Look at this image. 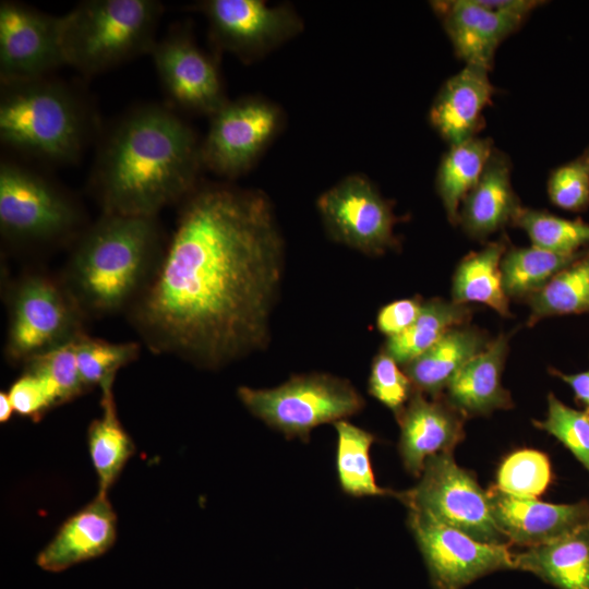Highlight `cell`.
I'll list each match as a JSON object with an SVG mask.
<instances>
[{
    "mask_svg": "<svg viewBox=\"0 0 589 589\" xmlns=\"http://www.w3.org/2000/svg\"><path fill=\"white\" fill-rule=\"evenodd\" d=\"M284 268L268 196L205 187L185 201L131 320L152 350L220 368L267 346Z\"/></svg>",
    "mask_w": 589,
    "mask_h": 589,
    "instance_id": "6da1fadb",
    "label": "cell"
},
{
    "mask_svg": "<svg viewBox=\"0 0 589 589\" xmlns=\"http://www.w3.org/2000/svg\"><path fill=\"white\" fill-rule=\"evenodd\" d=\"M201 165V145L188 124L161 107L137 109L120 121L97 161L104 213L155 217L194 191Z\"/></svg>",
    "mask_w": 589,
    "mask_h": 589,
    "instance_id": "7a4b0ae2",
    "label": "cell"
},
{
    "mask_svg": "<svg viewBox=\"0 0 589 589\" xmlns=\"http://www.w3.org/2000/svg\"><path fill=\"white\" fill-rule=\"evenodd\" d=\"M164 251L155 217L106 214L77 242L62 283L84 315H106L139 299Z\"/></svg>",
    "mask_w": 589,
    "mask_h": 589,
    "instance_id": "3957f363",
    "label": "cell"
},
{
    "mask_svg": "<svg viewBox=\"0 0 589 589\" xmlns=\"http://www.w3.org/2000/svg\"><path fill=\"white\" fill-rule=\"evenodd\" d=\"M161 4L154 0H88L59 16L64 64L93 74L151 52Z\"/></svg>",
    "mask_w": 589,
    "mask_h": 589,
    "instance_id": "277c9868",
    "label": "cell"
},
{
    "mask_svg": "<svg viewBox=\"0 0 589 589\" xmlns=\"http://www.w3.org/2000/svg\"><path fill=\"white\" fill-rule=\"evenodd\" d=\"M0 137L12 148L56 161H72L83 147L82 110L61 85L44 79L3 84Z\"/></svg>",
    "mask_w": 589,
    "mask_h": 589,
    "instance_id": "5b68a950",
    "label": "cell"
},
{
    "mask_svg": "<svg viewBox=\"0 0 589 589\" xmlns=\"http://www.w3.org/2000/svg\"><path fill=\"white\" fill-rule=\"evenodd\" d=\"M245 408L288 438L308 442L313 429L359 413L365 401L348 381L328 373L292 375L271 388L240 386Z\"/></svg>",
    "mask_w": 589,
    "mask_h": 589,
    "instance_id": "8992f818",
    "label": "cell"
},
{
    "mask_svg": "<svg viewBox=\"0 0 589 589\" xmlns=\"http://www.w3.org/2000/svg\"><path fill=\"white\" fill-rule=\"evenodd\" d=\"M5 354L24 361L73 341L84 313L62 281L41 274L20 278L9 293Z\"/></svg>",
    "mask_w": 589,
    "mask_h": 589,
    "instance_id": "52a82bcc",
    "label": "cell"
},
{
    "mask_svg": "<svg viewBox=\"0 0 589 589\" xmlns=\"http://www.w3.org/2000/svg\"><path fill=\"white\" fill-rule=\"evenodd\" d=\"M419 479L412 489L396 492L408 509L426 513L480 542L509 545L493 518L486 490L456 464L453 453L428 458Z\"/></svg>",
    "mask_w": 589,
    "mask_h": 589,
    "instance_id": "ba28073f",
    "label": "cell"
},
{
    "mask_svg": "<svg viewBox=\"0 0 589 589\" xmlns=\"http://www.w3.org/2000/svg\"><path fill=\"white\" fill-rule=\"evenodd\" d=\"M408 525L433 589H464L491 573L515 569L510 545L480 542L414 509H408Z\"/></svg>",
    "mask_w": 589,
    "mask_h": 589,
    "instance_id": "9c48e42d",
    "label": "cell"
},
{
    "mask_svg": "<svg viewBox=\"0 0 589 589\" xmlns=\"http://www.w3.org/2000/svg\"><path fill=\"white\" fill-rule=\"evenodd\" d=\"M211 118L202 165L228 178L250 170L284 124L280 108L259 96L228 100Z\"/></svg>",
    "mask_w": 589,
    "mask_h": 589,
    "instance_id": "30bf717a",
    "label": "cell"
},
{
    "mask_svg": "<svg viewBox=\"0 0 589 589\" xmlns=\"http://www.w3.org/2000/svg\"><path fill=\"white\" fill-rule=\"evenodd\" d=\"M316 207L326 231L338 243L368 255H381L397 245L393 206L363 175H349L324 191Z\"/></svg>",
    "mask_w": 589,
    "mask_h": 589,
    "instance_id": "8fae6325",
    "label": "cell"
},
{
    "mask_svg": "<svg viewBox=\"0 0 589 589\" xmlns=\"http://www.w3.org/2000/svg\"><path fill=\"white\" fill-rule=\"evenodd\" d=\"M73 202L39 176L14 164L0 166V228L12 241L57 239L77 225Z\"/></svg>",
    "mask_w": 589,
    "mask_h": 589,
    "instance_id": "7c38bea8",
    "label": "cell"
},
{
    "mask_svg": "<svg viewBox=\"0 0 589 589\" xmlns=\"http://www.w3.org/2000/svg\"><path fill=\"white\" fill-rule=\"evenodd\" d=\"M201 8L216 44L245 62L265 57L303 29L302 19L288 4L209 0Z\"/></svg>",
    "mask_w": 589,
    "mask_h": 589,
    "instance_id": "4fadbf2b",
    "label": "cell"
},
{
    "mask_svg": "<svg viewBox=\"0 0 589 589\" xmlns=\"http://www.w3.org/2000/svg\"><path fill=\"white\" fill-rule=\"evenodd\" d=\"M64 64L59 17L13 1L0 4V77L2 84L43 79Z\"/></svg>",
    "mask_w": 589,
    "mask_h": 589,
    "instance_id": "5bb4252c",
    "label": "cell"
},
{
    "mask_svg": "<svg viewBox=\"0 0 589 589\" xmlns=\"http://www.w3.org/2000/svg\"><path fill=\"white\" fill-rule=\"evenodd\" d=\"M151 52L165 89L180 107L212 117L228 101L216 63L188 36L156 41Z\"/></svg>",
    "mask_w": 589,
    "mask_h": 589,
    "instance_id": "9a60e30c",
    "label": "cell"
},
{
    "mask_svg": "<svg viewBox=\"0 0 589 589\" xmlns=\"http://www.w3.org/2000/svg\"><path fill=\"white\" fill-rule=\"evenodd\" d=\"M455 55L465 65L491 71L498 46L518 31L530 12L495 11L478 0L431 1Z\"/></svg>",
    "mask_w": 589,
    "mask_h": 589,
    "instance_id": "2e32d148",
    "label": "cell"
},
{
    "mask_svg": "<svg viewBox=\"0 0 589 589\" xmlns=\"http://www.w3.org/2000/svg\"><path fill=\"white\" fill-rule=\"evenodd\" d=\"M486 493L493 518L509 545L544 544L589 524L588 501L552 504L510 495L496 485Z\"/></svg>",
    "mask_w": 589,
    "mask_h": 589,
    "instance_id": "e0dca14e",
    "label": "cell"
},
{
    "mask_svg": "<svg viewBox=\"0 0 589 589\" xmlns=\"http://www.w3.org/2000/svg\"><path fill=\"white\" fill-rule=\"evenodd\" d=\"M396 419L400 428L399 455L405 469L416 478L421 476L428 458L453 453L465 436L466 417L443 396L432 398L414 390Z\"/></svg>",
    "mask_w": 589,
    "mask_h": 589,
    "instance_id": "ac0fdd59",
    "label": "cell"
},
{
    "mask_svg": "<svg viewBox=\"0 0 589 589\" xmlns=\"http://www.w3.org/2000/svg\"><path fill=\"white\" fill-rule=\"evenodd\" d=\"M495 92L489 71L465 65L436 94L429 111L432 128L449 145L478 136Z\"/></svg>",
    "mask_w": 589,
    "mask_h": 589,
    "instance_id": "d6986e66",
    "label": "cell"
},
{
    "mask_svg": "<svg viewBox=\"0 0 589 589\" xmlns=\"http://www.w3.org/2000/svg\"><path fill=\"white\" fill-rule=\"evenodd\" d=\"M117 518L106 493L71 516L55 538L38 554L37 565L50 573H60L79 563L98 557L116 540Z\"/></svg>",
    "mask_w": 589,
    "mask_h": 589,
    "instance_id": "ffe728a7",
    "label": "cell"
},
{
    "mask_svg": "<svg viewBox=\"0 0 589 589\" xmlns=\"http://www.w3.org/2000/svg\"><path fill=\"white\" fill-rule=\"evenodd\" d=\"M508 156L494 148L474 188L461 203L458 224L474 239H485L513 225L522 206L510 179Z\"/></svg>",
    "mask_w": 589,
    "mask_h": 589,
    "instance_id": "44dd1931",
    "label": "cell"
},
{
    "mask_svg": "<svg viewBox=\"0 0 589 589\" xmlns=\"http://www.w3.org/2000/svg\"><path fill=\"white\" fill-rule=\"evenodd\" d=\"M508 347V336L500 335L447 385L446 400L466 418L514 406L509 393L502 385Z\"/></svg>",
    "mask_w": 589,
    "mask_h": 589,
    "instance_id": "7402d4cb",
    "label": "cell"
},
{
    "mask_svg": "<svg viewBox=\"0 0 589 589\" xmlns=\"http://www.w3.org/2000/svg\"><path fill=\"white\" fill-rule=\"evenodd\" d=\"M491 342L467 324L454 327L421 356L402 366L416 390L437 398L453 377Z\"/></svg>",
    "mask_w": 589,
    "mask_h": 589,
    "instance_id": "603a6c76",
    "label": "cell"
},
{
    "mask_svg": "<svg viewBox=\"0 0 589 589\" xmlns=\"http://www.w3.org/2000/svg\"><path fill=\"white\" fill-rule=\"evenodd\" d=\"M515 569L557 589H589V524L551 542L514 553Z\"/></svg>",
    "mask_w": 589,
    "mask_h": 589,
    "instance_id": "cb8c5ba5",
    "label": "cell"
},
{
    "mask_svg": "<svg viewBox=\"0 0 589 589\" xmlns=\"http://www.w3.org/2000/svg\"><path fill=\"white\" fill-rule=\"evenodd\" d=\"M507 249V240L502 237L462 257L453 276L452 300L461 304L482 303L502 316H510L501 271Z\"/></svg>",
    "mask_w": 589,
    "mask_h": 589,
    "instance_id": "d4e9b609",
    "label": "cell"
},
{
    "mask_svg": "<svg viewBox=\"0 0 589 589\" xmlns=\"http://www.w3.org/2000/svg\"><path fill=\"white\" fill-rule=\"evenodd\" d=\"M494 148L490 137L478 135L449 145L442 156L435 179L436 192L453 225L458 224L461 203L478 183Z\"/></svg>",
    "mask_w": 589,
    "mask_h": 589,
    "instance_id": "484cf974",
    "label": "cell"
},
{
    "mask_svg": "<svg viewBox=\"0 0 589 589\" xmlns=\"http://www.w3.org/2000/svg\"><path fill=\"white\" fill-rule=\"evenodd\" d=\"M471 309L468 304L433 298L423 301L414 323L404 333L387 338L383 350L399 365L413 361L436 344L446 333L468 324Z\"/></svg>",
    "mask_w": 589,
    "mask_h": 589,
    "instance_id": "4316f807",
    "label": "cell"
},
{
    "mask_svg": "<svg viewBox=\"0 0 589 589\" xmlns=\"http://www.w3.org/2000/svg\"><path fill=\"white\" fill-rule=\"evenodd\" d=\"M112 385L113 382H108L100 387L103 413L91 423L87 434L88 450L99 482L98 492L106 494L134 454V444L117 414Z\"/></svg>",
    "mask_w": 589,
    "mask_h": 589,
    "instance_id": "83f0119b",
    "label": "cell"
},
{
    "mask_svg": "<svg viewBox=\"0 0 589 589\" xmlns=\"http://www.w3.org/2000/svg\"><path fill=\"white\" fill-rule=\"evenodd\" d=\"M334 426L337 433L336 469L341 490L356 497L396 496V492L375 481L370 459L374 434L347 420L337 421Z\"/></svg>",
    "mask_w": 589,
    "mask_h": 589,
    "instance_id": "f1b7e54d",
    "label": "cell"
},
{
    "mask_svg": "<svg viewBox=\"0 0 589 589\" xmlns=\"http://www.w3.org/2000/svg\"><path fill=\"white\" fill-rule=\"evenodd\" d=\"M528 325L545 317L589 313V249L527 299Z\"/></svg>",
    "mask_w": 589,
    "mask_h": 589,
    "instance_id": "f546056e",
    "label": "cell"
},
{
    "mask_svg": "<svg viewBox=\"0 0 589 589\" xmlns=\"http://www.w3.org/2000/svg\"><path fill=\"white\" fill-rule=\"evenodd\" d=\"M584 251L561 254L532 244L507 249L501 263L505 293L508 298L528 299Z\"/></svg>",
    "mask_w": 589,
    "mask_h": 589,
    "instance_id": "4dcf8cb0",
    "label": "cell"
},
{
    "mask_svg": "<svg viewBox=\"0 0 589 589\" xmlns=\"http://www.w3.org/2000/svg\"><path fill=\"white\" fill-rule=\"evenodd\" d=\"M513 226L522 229L532 245L561 254L589 249V223L522 207Z\"/></svg>",
    "mask_w": 589,
    "mask_h": 589,
    "instance_id": "1f68e13d",
    "label": "cell"
},
{
    "mask_svg": "<svg viewBox=\"0 0 589 589\" xmlns=\"http://www.w3.org/2000/svg\"><path fill=\"white\" fill-rule=\"evenodd\" d=\"M80 375L88 389L113 382L117 372L140 352L136 342H110L82 333L73 340Z\"/></svg>",
    "mask_w": 589,
    "mask_h": 589,
    "instance_id": "d6a6232c",
    "label": "cell"
},
{
    "mask_svg": "<svg viewBox=\"0 0 589 589\" xmlns=\"http://www.w3.org/2000/svg\"><path fill=\"white\" fill-rule=\"evenodd\" d=\"M552 478L548 456L536 449H519L508 455L496 474V486L510 495L537 498Z\"/></svg>",
    "mask_w": 589,
    "mask_h": 589,
    "instance_id": "836d02e7",
    "label": "cell"
},
{
    "mask_svg": "<svg viewBox=\"0 0 589 589\" xmlns=\"http://www.w3.org/2000/svg\"><path fill=\"white\" fill-rule=\"evenodd\" d=\"M25 363V370L36 374L49 387L58 406L87 390L79 372L73 341Z\"/></svg>",
    "mask_w": 589,
    "mask_h": 589,
    "instance_id": "e575fe53",
    "label": "cell"
},
{
    "mask_svg": "<svg viewBox=\"0 0 589 589\" xmlns=\"http://www.w3.org/2000/svg\"><path fill=\"white\" fill-rule=\"evenodd\" d=\"M534 425L557 438L589 472V409H574L549 394L546 418Z\"/></svg>",
    "mask_w": 589,
    "mask_h": 589,
    "instance_id": "d590c367",
    "label": "cell"
},
{
    "mask_svg": "<svg viewBox=\"0 0 589 589\" xmlns=\"http://www.w3.org/2000/svg\"><path fill=\"white\" fill-rule=\"evenodd\" d=\"M368 390L396 417L416 389L399 364L382 349L372 361Z\"/></svg>",
    "mask_w": 589,
    "mask_h": 589,
    "instance_id": "8d00e7d4",
    "label": "cell"
},
{
    "mask_svg": "<svg viewBox=\"0 0 589 589\" xmlns=\"http://www.w3.org/2000/svg\"><path fill=\"white\" fill-rule=\"evenodd\" d=\"M546 188L555 206L569 212L585 211L589 206V161L579 156L555 168Z\"/></svg>",
    "mask_w": 589,
    "mask_h": 589,
    "instance_id": "74e56055",
    "label": "cell"
},
{
    "mask_svg": "<svg viewBox=\"0 0 589 589\" xmlns=\"http://www.w3.org/2000/svg\"><path fill=\"white\" fill-rule=\"evenodd\" d=\"M8 395L14 412L34 420L58 406L45 382L27 370L11 385Z\"/></svg>",
    "mask_w": 589,
    "mask_h": 589,
    "instance_id": "f35d334b",
    "label": "cell"
},
{
    "mask_svg": "<svg viewBox=\"0 0 589 589\" xmlns=\"http://www.w3.org/2000/svg\"><path fill=\"white\" fill-rule=\"evenodd\" d=\"M423 301L419 297L395 300L380 309L376 326L387 338L408 329L418 318Z\"/></svg>",
    "mask_w": 589,
    "mask_h": 589,
    "instance_id": "ab89813d",
    "label": "cell"
},
{
    "mask_svg": "<svg viewBox=\"0 0 589 589\" xmlns=\"http://www.w3.org/2000/svg\"><path fill=\"white\" fill-rule=\"evenodd\" d=\"M552 373L565 382L572 388L576 399L579 400L586 409H589V370L574 374H565L554 370Z\"/></svg>",
    "mask_w": 589,
    "mask_h": 589,
    "instance_id": "60d3db41",
    "label": "cell"
},
{
    "mask_svg": "<svg viewBox=\"0 0 589 589\" xmlns=\"http://www.w3.org/2000/svg\"><path fill=\"white\" fill-rule=\"evenodd\" d=\"M12 412H14V409H13V406H12V402L10 400L8 393L1 392L0 393V421L7 422L10 419Z\"/></svg>",
    "mask_w": 589,
    "mask_h": 589,
    "instance_id": "b9f144b4",
    "label": "cell"
},
{
    "mask_svg": "<svg viewBox=\"0 0 589 589\" xmlns=\"http://www.w3.org/2000/svg\"><path fill=\"white\" fill-rule=\"evenodd\" d=\"M581 156L589 161V147L585 151V153Z\"/></svg>",
    "mask_w": 589,
    "mask_h": 589,
    "instance_id": "7bdbcfd3",
    "label": "cell"
}]
</instances>
